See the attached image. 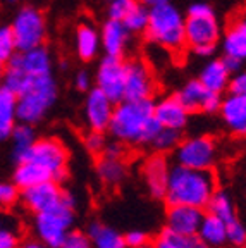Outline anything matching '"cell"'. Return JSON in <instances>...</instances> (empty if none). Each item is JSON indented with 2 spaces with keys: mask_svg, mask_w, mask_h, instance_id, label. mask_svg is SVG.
Instances as JSON below:
<instances>
[{
  "mask_svg": "<svg viewBox=\"0 0 246 248\" xmlns=\"http://www.w3.org/2000/svg\"><path fill=\"white\" fill-rule=\"evenodd\" d=\"M154 114L157 123L160 124L162 128H172L179 129V131L186 126L189 116L188 108L179 102L177 97L164 98L158 104H155Z\"/></svg>",
  "mask_w": 246,
  "mask_h": 248,
  "instance_id": "18",
  "label": "cell"
},
{
  "mask_svg": "<svg viewBox=\"0 0 246 248\" xmlns=\"http://www.w3.org/2000/svg\"><path fill=\"white\" fill-rule=\"evenodd\" d=\"M17 52L11 26L0 28V62H7Z\"/></svg>",
  "mask_w": 246,
  "mask_h": 248,
  "instance_id": "34",
  "label": "cell"
},
{
  "mask_svg": "<svg viewBox=\"0 0 246 248\" xmlns=\"http://www.w3.org/2000/svg\"><path fill=\"white\" fill-rule=\"evenodd\" d=\"M121 23L124 24V28H126L129 33L145 31L146 24H148V9L136 2V4L129 9V12L121 19Z\"/></svg>",
  "mask_w": 246,
  "mask_h": 248,
  "instance_id": "32",
  "label": "cell"
},
{
  "mask_svg": "<svg viewBox=\"0 0 246 248\" xmlns=\"http://www.w3.org/2000/svg\"><path fill=\"white\" fill-rule=\"evenodd\" d=\"M184 38L198 55H208L214 52L219 38V24L210 5L195 4L189 7L184 21Z\"/></svg>",
  "mask_w": 246,
  "mask_h": 248,
  "instance_id": "6",
  "label": "cell"
},
{
  "mask_svg": "<svg viewBox=\"0 0 246 248\" xmlns=\"http://www.w3.org/2000/svg\"><path fill=\"white\" fill-rule=\"evenodd\" d=\"M145 31L152 42L158 43L170 52L179 54L186 46L184 19L169 2L148 9V24Z\"/></svg>",
  "mask_w": 246,
  "mask_h": 248,
  "instance_id": "3",
  "label": "cell"
},
{
  "mask_svg": "<svg viewBox=\"0 0 246 248\" xmlns=\"http://www.w3.org/2000/svg\"><path fill=\"white\" fill-rule=\"evenodd\" d=\"M62 197H64V190L61 188V183L50 179V181H43L40 185L23 190L19 200L23 202L28 210L38 214L55 207L62 200Z\"/></svg>",
  "mask_w": 246,
  "mask_h": 248,
  "instance_id": "12",
  "label": "cell"
},
{
  "mask_svg": "<svg viewBox=\"0 0 246 248\" xmlns=\"http://www.w3.org/2000/svg\"><path fill=\"white\" fill-rule=\"evenodd\" d=\"M19 241L14 232L7 231V229H0V248H17Z\"/></svg>",
  "mask_w": 246,
  "mask_h": 248,
  "instance_id": "43",
  "label": "cell"
},
{
  "mask_svg": "<svg viewBox=\"0 0 246 248\" xmlns=\"http://www.w3.org/2000/svg\"><path fill=\"white\" fill-rule=\"evenodd\" d=\"M86 234H88L93 248H126L124 234H121L117 229L110 228L104 222H92L88 226Z\"/></svg>",
  "mask_w": 246,
  "mask_h": 248,
  "instance_id": "24",
  "label": "cell"
},
{
  "mask_svg": "<svg viewBox=\"0 0 246 248\" xmlns=\"http://www.w3.org/2000/svg\"><path fill=\"white\" fill-rule=\"evenodd\" d=\"M176 164L191 169H212L217 159L215 140L210 136H195L183 140L174 150Z\"/></svg>",
  "mask_w": 246,
  "mask_h": 248,
  "instance_id": "9",
  "label": "cell"
},
{
  "mask_svg": "<svg viewBox=\"0 0 246 248\" xmlns=\"http://www.w3.org/2000/svg\"><path fill=\"white\" fill-rule=\"evenodd\" d=\"M74 83H76L77 90H81V92H86V90L90 88V76H88V73H77Z\"/></svg>",
  "mask_w": 246,
  "mask_h": 248,
  "instance_id": "44",
  "label": "cell"
},
{
  "mask_svg": "<svg viewBox=\"0 0 246 248\" xmlns=\"http://www.w3.org/2000/svg\"><path fill=\"white\" fill-rule=\"evenodd\" d=\"M124 154H126V145H124L123 141H117V140L116 141H112V143L107 141L104 152H102L104 157H108V159H119V160H123Z\"/></svg>",
  "mask_w": 246,
  "mask_h": 248,
  "instance_id": "41",
  "label": "cell"
},
{
  "mask_svg": "<svg viewBox=\"0 0 246 248\" xmlns=\"http://www.w3.org/2000/svg\"><path fill=\"white\" fill-rule=\"evenodd\" d=\"M155 92V83L148 67L139 61L124 64V98L123 100H148Z\"/></svg>",
  "mask_w": 246,
  "mask_h": 248,
  "instance_id": "10",
  "label": "cell"
},
{
  "mask_svg": "<svg viewBox=\"0 0 246 248\" xmlns=\"http://www.w3.org/2000/svg\"><path fill=\"white\" fill-rule=\"evenodd\" d=\"M96 172H98V178L105 185L116 186L119 183H123V179L126 178V166H124L123 160L108 159V157L102 155V159L96 164Z\"/></svg>",
  "mask_w": 246,
  "mask_h": 248,
  "instance_id": "27",
  "label": "cell"
},
{
  "mask_svg": "<svg viewBox=\"0 0 246 248\" xmlns=\"http://www.w3.org/2000/svg\"><path fill=\"white\" fill-rule=\"evenodd\" d=\"M23 160H30V162L45 167L50 172L52 179L57 183H64L69 174V170H67L69 155H67L64 145L55 138L35 140V143L28 148L26 154L17 162H23Z\"/></svg>",
  "mask_w": 246,
  "mask_h": 248,
  "instance_id": "7",
  "label": "cell"
},
{
  "mask_svg": "<svg viewBox=\"0 0 246 248\" xmlns=\"http://www.w3.org/2000/svg\"><path fill=\"white\" fill-rule=\"evenodd\" d=\"M127 35H129V31L124 28V24L121 21L108 19L104 24V30H102V43H104L107 55L121 57L124 48H126Z\"/></svg>",
  "mask_w": 246,
  "mask_h": 248,
  "instance_id": "23",
  "label": "cell"
},
{
  "mask_svg": "<svg viewBox=\"0 0 246 248\" xmlns=\"http://www.w3.org/2000/svg\"><path fill=\"white\" fill-rule=\"evenodd\" d=\"M155 104L148 100H121L114 107L108 131L124 145H150L160 129L154 114Z\"/></svg>",
  "mask_w": 246,
  "mask_h": 248,
  "instance_id": "1",
  "label": "cell"
},
{
  "mask_svg": "<svg viewBox=\"0 0 246 248\" xmlns=\"http://www.w3.org/2000/svg\"><path fill=\"white\" fill-rule=\"evenodd\" d=\"M246 243V226L236 217L234 221L227 222V245L241 248Z\"/></svg>",
  "mask_w": 246,
  "mask_h": 248,
  "instance_id": "35",
  "label": "cell"
},
{
  "mask_svg": "<svg viewBox=\"0 0 246 248\" xmlns=\"http://www.w3.org/2000/svg\"><path fill=\"white\" fill-rule=\"evenodd\" d=\"M201 85L210 92L220 93L229 85V69L226 67L224 61H212L203 67L200 76Z\"/></svg>",
  "mask_w": 246,
  "mask_h": 248,
  "instance_id": "26",
  "label": "cell"
},
{
  "mask_svg": "<svg viewBox=\"0 0 246 248\" xmlns=\"http://www.w3.org/2000/svg\"><path fill=\"white\" fill-rule=\"evenodd\" d=\"M141 248H152V245H146V247H141Z\"/></svg>",
  "mask_w": 246,
  "mask_h": 248,
  "instance_id": "50",
  "label": "cell"
},
{
  "mask_svg": "<svg viewBox=\"0 0 246 248\" xmlns=\"http://www.w3.org/2000/svg\"><path fill=\"white\" fill-rule=\"evenodd\" d=\"M85 145L92 154L102 155L105 145H107V140H105V136H104V131H95V129H92V131L85 136Z\"/></svg>",
  "mask_w": 246,
  "mask_h": 248,
  "instance_id": "38",
  "label": "cell"
},
{
  "mask_svg": "<svg viewBox=\"0 0 246 248\" xmlns=\"http://www.w3.org/2000/svg\"><path fill=\"white\" fill-rule=\"evenodd\" d=\"M196 236L212 248L227 245V224L214 214H203Z\"/></svg>",
  "mask_w": 246,
  "mask_h": 248,
  "instance_id": "21",
  "label": "cell"
},
{
  "mask_svg": "<svg viewBox=\"0 0 246 248\" xmlns=\"http://www.w3.org/2000/svg\"><path fill=\"white\" fill-rule=\"evenodd\" d=\"M189 238L191 236H183L179 232L172 231L170 228H164L157 236L152 241V248H188Z\"/></svg>",
  "mask_w": 246,
  "mask_h": 248,
  "instance_id": "33",
  "label": "cell"
},
{
  "mask_svg": "<svg viewBox=\"0 0 246 248\" xmlns=\"http://www.w3.org/2000/svg\"><path fill=\"white\" fill-rule=\"evenodd\" d=\"M170 166L164 154H155L145 160L141 167L143 181H145L146 191L154 198H164L169 181Z\"/></svg>",
  "mask_w": 246,
  "mask_h": 248,
  "instance_id": "14",
  "label": "cell"
},
{
  "mask_svg": "<svg viewBox=\"0 0 246 248\" xmlns=\"http://www.w3.org/2000/svg\"><path fill=\"white\" fill-rule=\"evenodd\" d=\"M76 200L71 193L64 191V197L57 205L48 210L35 214V231L45 247L61 248L64 238L71 231L74 222Z\"/></svg>",
  "mask_w": 246,
  "mask_h": 248,
  "instance_id": "5",
  "label": "cell"
},
{
  "mask_svg": "<svg viewBox=\"0 0 246 248\" xmlns=\"http://www.w3.org/2000/svg\"><path fill=\"white\" fill-rule=\"evenodd\" d=\"M167 2H169V0H143V4H145L148 9L158 7V5H164V4H167Z\"/></svg>",
  "mask_w": 246,
  "mask_h": 248,
  "instance_id": "48",
  "label": "cell"
},
{
  "mask_svg": "<svg viewBox=\"0 0 246 248\" xmlns=\"http://www.w3.org/2000/svg\"><path fill=\"white\" fill-rule=\"evenodd\" d=\"M227 88L231 90L232 95H246V73L236 74L232 79H229Z\"/></svg>",
  "mask_w": 246,
  "mask_h": 248,
  "instance_id": "42",
  "label": "cell"
},
{
  "mask_svg": "<svg viewBox=\"0 0 246 248\" xmlns=\"http://www.w3.org/2000/svg\"><path fill=\"white\" fill-rule=\"evenodd\" d=\"M61 248H93L88 234L83 231H69L64 238Z\"/></svg>",
  "mask_w": 246,
  "mask_h": 248,
  "instance_id": "37",
  "label": "cell"
},
{
  "mask_svg": "<svg viewBox=\"0 0 246 248\" xmlns=\"http://www.w3.org/2000/svg\"><path fill=\"white\" fill-rule=\"evenodd\" d=\"M220 114L224 123L232 133L246 136V95H229L220 104Z\"/></svg>",
  "mask_w": 246,
  "mask_h": 248,
  "instance_id": "19",
  "label": "cell"
},
{
  "mask_svg": "<svg viewBox=\"0 0 246 248\" xmlns=\"http://www.w3.org/2000/svg\"><path fill=\"white\" fill-rule=\"evenodd\" d=\"M4 69H5V64L0 62V86H2V79H4Z\"/></svg>",
  "mask_w": 246,
  "mask_h": 248,
  "instance_id": "49",
  "label": "cell"
},
{
  "mask_svg": "<svg viewBox=\"0 0 246 248\" xmlns=\"http://www.w3.org/2000/svg\"><path fill=\"white\" fill-rule=\"evenodd\" d=\"M17 52L42 46L46 36V21L38 9L24 7L17 12L11 24Z\"/></svg>",
  "mask_w": 246,
  "mask_h": 248,
  "instance_id": "8",
  "label": "cell"
},
{
  "mask_svg": "<svg viewBox=\"0 0 246 248\" xmlns=\"http://www.w3.org/2000/svg\"><path fill=\"white\" fill-rule=\"evenodd\" d=\"M76 46L81 59L90 61V59L95 57L96 52H98V35H96L95 28L90 26V24H83V26L77 28Z\"/></svg>",
  "mask_w": 246,
  "mask_h": 248,
  "instance_id": "28",
  "label": "cell"
},
{
  "mask_svg": "<svg viewBox=\"0 0 246 248\" xmlns=\"http://www.w3.org/2000/svg\"><path fill=\"white\" fill-rule=\"evenodd\" d=\"M124 243H126V248H141L150 245V236L145 231L135 229V231H129L124 234Z\"/></svg>",
  "mask_w": 246,
  "mask_h": 248,
  "instance_id": "39",
  "label": "cell"
},
{
  "mask_svg": "<svg viewBox=\"0 0 246 248\" xmlns=\"http://www.w3.org/2000/svg\"><path fill=\"white\" fill-rule=\"evenodd\" d=\"M224 61V64H226V67L229 69V73H232V71H236L239 67V62L241 61H238V59H234V57H227L226 55V59H222Z\"/></svg>",
  "mask_w": 246,
  "mask_h": 248,
  "instance_id": "45",
  "label": "cell"
},
{
  "mask_svg": "<svg viewBox=\"0 0 246 248\" xmlns=\"http://www.w3.org/2000/svg\"><path fill=\"white\" fill-rule=\"evenodd\" d=\"M136 4V0H112L110 7H108V14H110V19L121 21L124 16L129 12V9Z\"/></svg>",
  "mask_w": 246,
  "mask_h": 248,
  "instance_id": "40",
  "label": "cell"
},
{
  "mask_svg": "<svg viewBox=\"0 0 246 248\" xmlns=\"http://www.w3.org/2000/svg\"><path fill=\"white\" fill-rule=\"evenodd\" d=\"M224 52L238 61L246 59V12L238 14L227 28L224 38Z\"/></svg>",
  "mask_w": 246,
  "mask_h": 248,
  "instance_id": "20",
  "label": "cell"
},
{
  "mask_svg": "<svg viewBox=\"0 0 246 248\" xmlns=\"http://www.w3.org/2000/svg\"><path fill=\"white\" fill-rule=\"evenodd\" d=\"M203 214L205 212L201 209L191 205H169L166 226L183 236H196Z\"/></svg>",
  "mask_w": 246,
  "mask_h": 248,
  "instance_id": "15",
  "label": "cell"
},
{
  "mask_svg": "<svg viewBox=\"0 0 246 248\" xmlns=\"http://www.w3.org/2000/svg\"><path fill=\"white\" fill-rule=\"evenodd\" d=\"M7 62L21 67L23 71H26L28 74H33V76H42V74L52 73L50 54H48V50L43 45L36 46V48H31V50L15 52Z\"/></svg>",
  "mask_w": 246,
  "mask_h": 248,
  "instance_id": "17",
  "label": "cell"
},
{
  "mask_svg": "<svg viewBox=\"0 0 246 248\" xmlns=\"http://www.w3.org/2000/svg\"><path fill=\"white\" fill-rule=\"evenodd\" d=\"M52 176L50 172L45 169V167L38 166L35 162H30V160H23V162L15 164L14 176H12V183H14L21 191L31 188V186L40 185L43 181H50ZM54 181V179H52Z\"/></svg>",
  "mask_w": 246,
  "mask_h": 248,
  "instance_id": "22",
  "label": "cell"
},
{
  "mask_svg": "<svg viewBox=\"0 0 246 248\" xmlns=\"http://www.w3.org/2000/svg\"><path fill=\"white\" fill-rule=\"evenodd\" d=\"M241 248H246V243H245V245H243V247H241Z\"/></svg>",
  "mask_w": 246,
  "mask_h": 248,
  "instance_id": "51",
  "label": "cell"
},
{
  "mask_svg": "<svg viewBox=\"0 0 246 248\" xmlns=\"http://www.w3.org/2000/svg\"><path fill=\"white\" fill-rule=\"evenodd\" d=\"M17 248H48V247H45V245H43L42 241H33V240H30V241H24V243L19 245Z\"/></svg>",
  "mask_w": 246,
  "mask_h": 248,
  "instance_id": "47",
  "label": "cell"
},
{
  "mask_svg": "<svg viewBox=\"0 0 246 248\" xmlns=\"http://www.w3.org/2000/svg\"><path fill=\"white\" fill-rule=\"evenodd\" d=\"M15 104V117L19 123L36 124L45 117L57 98V85L50 74H42L31 79L30 86L21 93Z\"/></svg>",
  "mask_w": 246,
  "mask_h": 248,
  "instance_id": "4",
  "label": "cell"
},
{
  "mask_svg": "<svg viewBox=\"0 0 246 248\" xmlns=\"http://www.w3.org/2000/svg\"><path fill=\"white\" fill-rule=\"evenodd\" d=\"M217 191V178L212 169H191L174 164L164 195L167 205H191L205 210Z\"/></svg>",
  "mask_w": 246,
  "mask_h": 248,
  "instance_id": "2",
  "label": "cell"
},
{
  "mask_svg": "<svg viewBox=\"0 0 246 248\" xmlns=\"http://www.w3.org/2000/svg\"><path fill=\"white\" fill-rule=\"evenodd\" d=\"M205 210H208V214H214V216H217L219 219H222L226 224L234 221L236 217H238L236 216V207H234V203H232L231 197H229L226 191H219V190L212 195L210 202H208V205Z\"/></svg>",
  "mask_w": 246,
  "mask_h": 248,
  "instance_id": "29",
  "label": "cell"
},
{
  "mask_svg": "<svg viewBox=\"0 0 246 248\" xmlns=\"http://www.w3.org/2000/svg\"><path fill=\"white\" fill-rule=\"evenodd\" d=\"M15 95L5 86H0V141L11 138V133L15 126Z\"/></svg>",
  "mask_w": 246,
  "mask_h": 248,
  "instance_id": "25",
  "label": "cell"
},
{
  "mask_svg": "<svg viewBox=\"0 0 246 248\" xmlns=\"http://www.w3.org/2000/svg\"><path fill=\"white\" fill-rule=\"evenodd\" d=\"M21 198V190L14 183H0V209H11Z\"/></svg>",
  "mask_w": 246,
  "mask_h": 248,
  "instance_id": "36",
  "label": "cell"
},
{
  "mask_svg": "<svg viewBox=\"0 0 246 248\" xmlns=\"http://www.w3.org/2000/svg\"><path fill=\"white\" fill-rule=\"evenodd\" d=\"M179 98L183 105L188 108V112H195V110H203V112H217L220 108V100L219 93L215 92H210L207 90L201 81H189L181 92L176 95Z\"/></svg>",
  "mask_w": 246,
  "mask_h": 248,
  "instance_id": "13",
  "label": "cell"
},
{
  "mask_svg": "<svg viewBox=\"0 0 246 248\" xmlns=\"http://www.w3.org/2000/svg\"><path fill=\"white\" fill-rule=\"evenodd\" d=\"M181 143V131L172 128H162L152 140V147L157 150V154H167L170 150H176L177 145Z\"/></svg>",
  "mask_w": 246,
  "mask_h": 248,
  "instance_id": "31",
  "label": "cell"
},
{
  "mask_svg": "<svg viewBox=\"0 0 246 248\" xmlns=\"http://www.w3.org/2000/svg\"><path fill=\"white\" fill-rule=\"evenodd\" d=\"M188 248H212V247H208L207 243H203V241H201L198 236H191V238H189Z\"/></svg>",
  "mask_w": 246,
  "mask_h": 248,
  "instance_id": "46",
  "label": "cell"
},
{
  "mask_svg": "<svg viewBox=\"0 0 246 248\" xmlns=\"http://www.w3.org/2000/svg\"><path fill=\"white\" fill-rule=\"evenodd\" d=\"M11 138H12V145H14V160H17L26 154V150L31 147V145L35 143V131L31 128V124L26 123H19L15 124L14 129L11 133Z\"/></svg>",
  "mask_w": 246,
  "mask_h": 248,
  "instance_id": "30",
  "label": "cell"
},
{
  "mask_svg": "<svg viewBox=\"0 0 246 248\" xmlns=\"http://www.w3.org/2000/svg\"><path fill=\"white\" fill-rule=\"evenodd\" d=\"M112 112H114V102L102 90L98 88L92 90L85 105V116L90 124V128L95 129V131H105V129H108Z\"/></svg>",
  "mask_w": 246,
  "mask_h": 248,
  "instance_id": "16",
  "label": "cell"
},
{
  "mask_svg": "<svg viewBox=\"0 0 246 248\" xmlns=\"http://www.w3.org/2000/svg\"><path fill=\"white\" fill-rule=\"evenodd\" d=\"M96 88L110 98L114 104L124 98V62L121 57L107 55L96 73Z\"/></svg>",
  "mask_w": 246,
  "mask_h": 248,
  "instance_id": "11",
  "label": "cell"
}]
</instances>
